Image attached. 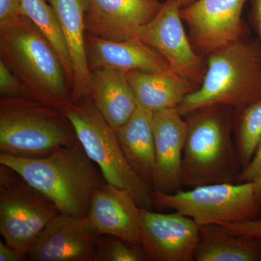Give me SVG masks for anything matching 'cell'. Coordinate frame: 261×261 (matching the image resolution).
Masks as SVG:
<instances>
[{"mask_svg":"<svg viewBox=\"0 0 261 261\" xmlns=\"http://www.w3.org/2000/svg\"><path fill=\"white\" fill-rule=\"evenodd\" d=\"M0 164L20 175L50 201L59 214L85 217L92 194L106 183L80 142L39 159L0 154Z\"/></svg>","mask_w":261,"mask_h":261,"instance_id":"1","label":"cell"},{"mask_svg":"<svg viewBox=\"0 0 261 261\" xmlns=\"http://www.w3.org/2000/svg\"><path fill=\"white\" fill-rule=\"evenodd\" d=\"M234 115L232 108L211 106L185 116L187 132L182 159L184 189L238 182L243 168L233 135Z\"/></svg>","mask_w":261,"mask_h":261,"instance_id":"2","label":"cell"},{"mask_svg":"<svg viewBox=\"0 0 261 261\" xmlns=\"http://www.w3.org/2000/svg\"><path fill=\"white\" fill-rule=\"evenodd\" d=\"M1 60L23 86L28 97L63 111L71 88L59 57L27 17L0 25Z\"/></svg>","mask_w":261,"mask_h":261,"instance_id":"3","label":"cell"},{"mask_svg":"<svg viewBox=\"0 0 261 261\" xmlns=\"http://www.w3.org/2000/svg\"><path fill=\"white\" fill-rule=\"evenodd\" d=\"M203 81L177 108L185 116L211 106L240 110L261 98V44L240 41L209 55Z\"/></svg>","mask_w":261,"mask_h":261,"instance_id":"4","label":"cell"},{"mask_svg":"<svg viewBox=\"0 0 261 261\" xmlns=\"http://www.w3.org/2000/svg\"><path fill=\"white\" fill-rule=\"evenodd\" d=\"M78 142L63 111L32 98L1 97L0 154L39 159Z\"/></svg>","mask_w":261,"mask_h":261,"instance_id":"5","label":"cell"},{"mask_svg":"<svg viewBox=\"0 0 261 261\" xmlns=\"http://www.w3.org/2000/svg\"><path fill=\"white\" fill-rule=\"evenodd\" d=\"M89 159L99 167L107 183L128 190L141 207H153L152 186L130 168L116 130L110 126L91 98L70 101L63 110Z\"/></svg>","mask_w":261,"mask_h":261,"instance_id":"6","label":"cell"},{"mask_svg":"<svg viewBox=\"0 0 261 261\" xmlns=\"http://www.w3.org/2000/svg\"><path fill=\"white\" fill-rule=\"evenodd\" d=\"M152 195L154 206L181 213L200 228L243 222L261 214L249 182L209 184L170 194L152 190Z\"/></svg>","mask_w":261,"mask_h":261,"instance_id":"7","label":"cell"},{"mask_svg":"<svg viewBox=\"0 0 261 261\" xmlns=\"http://www.w3.org/2000/svg\"><path fill=\"white\" fill-rule=\"evenodd\" d=\"M58 214L50 201L1 164L0 233L5 243L28 255L39 233Z\"/></svg>","mask_w":261,"mask_h":261,"instance_id":"8","label":"cell"},{"mask_svg":"<svg viewBox=\"0 0 261 261\" xmlns=\"http://www.w3.org/2000/svg\"><path fill=\"white\" fill-rule=\"evenodd\" d=\"M247 0H197L180 8L182 20L190 30V42L200 56L247 39L242 18Z\"/></svg>","mask_w":261,"mask_h":261,"instance_id":"9","label":"cell"},{"mask_svg":"<svg viewBox=\"0 0 261 261\" xmlns=\"http://www.w3.org/2000/svg\"><path fill=\"white\" fill-rule=\"evenodd\" d=\"M136 37L161 54L173 72L200 87L207 65L187 35L176 0L163 3L159 13L138 29Z\"/></svg>","mask_w":261,"mask_h":261,"instance_id":"10","label":"cell"},{"mask_svg":"<svg viewBox=\"0 0 261 261\" xmlns=\"http://www.w3.org/2000/svg\"><path fill=\"white\" fill-rule=\"evenodd\" d=\"M140 245L152 261H192L200 236L195 221L174 211L156 213L141 207L139 213Z\"/></svg>","mask_w":261,"mask_h":261,"instance_id":"11","label":"cell"},{"mask_svg":"<svg viewBox=\"0 0 261 261\" xmlns=\"http://www.w3.org/2000/svg\"><path fill=\"white\" fill-rule=\"evenodd\" d=\"M101 236L85 217L58 214L36 239L28 257L32 261H95Z\"/></svg>","mask_w":261,"mask_h":261,"instance_id":"12","label":"cell"},{"mask_svg":"<svg viewBox=\"0 0 261 261\" xmlns=\"http://www.w3.org/2000/svg\"><path fill=\"white\" fill-rule=\"evenodd\" d=\"M154 174L152 189L164 193L183 190L182 159L187 126L177 108L153 113Z\"/></svg>","mask_w":261,"mask_h":261,"instance_id":"13","label":"cell"},{"mask_svg":"<svg viewBox=\"0 0 261 261\" xmlns=\"http://www.w3.org/2000/svg\"><path fill=\"white\" fill-rule=\"evenodd\" d=\"M163 4L154 0H87L86 31L116 42L132 39L155 16Z\"/></svg>","mask_w":261,"mask_h":261,"instance_id":"14","label":"cell"},{"mask_svg":"<svg viewBox=\"0 0 261 261\" xmlns=\"http://www.w3.org/2000/svg\"><path fill=\"white\" fill-rule=\"evenodd\" d=\"M140 208L128 190L106 182L92 194L85 219L99 235L140 245Z\"/></svg>","mask_w":261,"mask_h":261,"instance_id":"15","label":"cell"},{"mask_svg":"<svg viewBox=\"0 0 261 261\" xmlns=\"http://www.w3.org/2000/svg\"><path fill=\"white\" fill-rule=\"evenodd\" d=\"M86 47L90 69L111 68L123 72L171 70L161 54L137 37L116 42L88 34L86 35Z\"/></svg>","mask_w":261,"mask_h":261,"instance_id":"16","label":"cell"},{"mask_svg":"<svg viewBox=\"0 0 261 261\" xmlns=\"http://www.w3.org/2000/svg\"><path fill=\"white\" fill-rule=\"evenodd\" d=\"M56 12L69 53L73 82L71 101L91 98V71L86 47L85 0H47Z\"/></svg>","mask_w":261,"mask_h":261,"instance_id":"17","label":"cell"},{"mask_svg":"<svg viewBox=\"0 0 261 261\" xmlns=\"http://www.w3.org/2000/svg\"><path fill=\"white\" fill-rule=\"evenodd\" d=\"M137 104L152 112L177 108L197 89L195 84L173 72L125 71Z\"/></svg>","mask_w":261,"mask_h":261,"instance_id":"18","label":"cell"},{"mask_svg":"<svg viewBox=\"0 0 261 261\" xmlns=\"http://www.w3.org/2000/svg\"><path fill=\"white\" fill-rule=\"evenodd\" d=\"M91 99L115 130L123 126L138 107L124 72L111 68L92 69Z\"/></svg>","mask_w":261,"mask_h":261,"instance_id":"19","label":"cell"},{"mask_svg":"<svg viewBox=\"0 0 261 261\" xmlns=\"http://www.w3.org/2000/svg\"><path fill=\"white\" fill-rule=\"evenodd\" d=\"M152 121L153 112L138 106L129 119L116 130L127 162L152 187L155 163Z\"/></svg>","mask_w":261,"mask_h":261,"instance_id":"20","label":"cell"},{"mask_svg":"<svg viewBox=\"0 0 261 261\" xmlns=\"http://www.w3.org/2000/svg\"><path fill=\"white\" fill-rule=\"evenodd\" d=\"M196 261H261V239L235 234L218 226L200 228Z\"/></svg>","mask_w":261,"mask_h":261,"instance_id":"21","label":"cell"},{"mask_svg":"<svg viewBox=\"0 0 261 261\" xmlns=\"http://www.w3.org/2000/svg\"><path fill=\"white\" fill-rule=\"evenodd\" d=\"M21 14L28 18L56 51L65 70L70 88L73 82V68L68 47L65 42L59 20L47 0H20ZM72 92V90H71Z\"/></svg>","mask_w":261,"mask_h":261,"instance_id":"22","label":"cell"},{"mask_svg":"<svg viewBox=\"0 0 261 261\" xmlns=\"http://www.w3.org/2000/svg\"><path fill=\"white\" fill-rule=\"evenodd\" d=\"M233 137L243 169L261 142V98L246 107L235 110Z\"/></svg>","mask_w":261,"mask_h":261,"instance_id":"23","label":"cell"},{"mask_svg":"<svg viewBox=\"0 0 261 261\" xmlns=\"http://www.w3.org/2000/svg\"><path fill=\"white\" fill-rule=\"evenodd\" d=\"M148 260L140 245L113 236L102 235L96 251L95 261H143Z\"/></svg>","mask_w":261,"mask_h":261,"instance_id":"24","label":"cell"},{"mask_svg":"<svg viewBox=\"0 0 261 261\" xmlns=\"http://www.w3.org/2000/svg\"><path fill=\"white\" fill-rule=\"evenodd\" d=\"M3 60L0 61V94L1 97H18L27 96L23 86L16 75Z\"/></svg>","mask_w":261,"mask_h":261,"instance_id":"25","label":"cell"},{"mask_svg":"<svg viewBox=\"0 0 261 261\" xmlns=\"http://www.w3.org/2000/svg\"><path fill=\"white\" fill-rule=\"evenodd\" d=\"M238 182L252 184L255 196L261 207V142L251 161L242 171Z\"/></svg>","mask_w":261,"mask_h":261,"instance_id":"26","label":"cell"},{"mask_svg":"<svg viewBox=\"0 0 261 261\" xmlns=\"http://www.w3.org/2000/svg\"><path fill=\"white\" fill-rule=\"evenodd\" d=\"M218 226L227 232L261 239V217L243 222L223 224Z\"/></svg>","mask_w":261,"mask_h":261,"instance_id":"27","label":"cell"},{"mask_svg":"<svg viewBox=\"0 0 261 261\" xmlns=\"http://www.w3.org/2000/svg\"><path fill=\"white\" fill-rule=\"evenodd\" d=\"M20 15V0H0V25L9 23Z\"/></svg>","mask_w":261,"mask_h":261,"instance_id":"28","label":"cell"},{"mask_svg":"<svg viewBox=\"0 0 261 261\" xmlns=\"http://www.w3.org/2000/svg\"><path fill=\"white\" fill-rule=\"evenodd\" d=\"M28 255L18 249L0 241V261H23Z\"/></svg>","mask_w":261,"mask_h":261,"instance_id":"29","label":"cell"},{"mask_svg":"<svg viewBox=\"0 0 261 261\" xmlns=\"http://www.w3.org/2000/svg\"><path fill=\"white\" fill-rule=\"evenodd\" d=\"M250 18L261 44V0H251Z\"/></svg>","mask_w":261,"mask_h":261,"instance_id":"30","label":"cell"},{"mask_svg":"<svg viewBox=\"0 0 261 261\" xmlns=\"http://www.w3.org/2000/svg\"><path fill=\"white\" fill-rule=\"evenodd\" d=\"M176 1L178 6H179V8H181L192 3L193 0H176Z\"/></svg>","mask_w":261,"mask_h":261,"instance_id":"31","label":"cell"},{"mask_svg":"<svg viewBox=\"0 0 261 261\" xmlns=\"http://www.w3.org/2000/svg\"><path fill=\"white\" fill-rule=\"evenodd\" d=\"M154 1L161 2V1L167 2V1H170V0H154Z\"/></svg>","mask_w":261,"mask_h":261,"instance_id":"32","label":"cell"}]
</instances>
